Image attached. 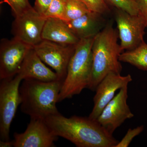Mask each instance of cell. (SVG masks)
I'll use <instances>...</instances> for the list:
<instances>
[{
  "label": "cell",
  "instance_id": "obj_1",
  "mask_svg": "<svg viewBox=\"0 0 147 147\" xmlns=\"http://www.w3.org/2000/svg\"><path fill=\"white\" fill-rule=\"evenodd\" d=\"M45 120L53 134L77 147H115L119 142L96 120L89 117L67 118L59 113Z\"/></svg>",
  "mask_w": 147,
  "mask_h": 147
},
{
  "label": "cell",
  "instance_id": "obj_2",
  "mask_svg": "<svg viewBox=\"0 0 147 147\" xmlns=\"http://www.w3.org/2000/svg\"><path fill=\"white\" fill-rule=\"evenodd\" d=\"M119 32L113 27V21L108 22L95 37L92 47V68L88 88L95 91L98 84L111 72L121 74L122 67L119 61L123 51L118 43Z\"/></svg>",
  "mask_w": 147,
  "mask_h": 147
},
{
  "label": "cell",
  "instance_id": "obj_3",
  "mask_svg": "<svg viewBox=\"0 0 147 147\" xmlns=\"http://www.w3.org/2000/svg\"><path fill=\"white\" fill-rule=\"evenodd\" d=\"M23 81L19 92L23 113L30 118L44 119L59 113L56 104L63 81L44 82L32 79Z\"/></svg>",
  "mask_w": 147,
  "mask_h": 147
},
{
  "label": "cell",
  "instance_id": "obj_4",
  "mask_svg": "<svg viewBox=\"0 0 147 147\" xmlns=\"http://www.w3.org/2000/svg\"><path fill=\"white\" fill-rule=\"evenodd\" d=\"M94 37L80 39L76 45L59 95L58 102L79 94L89 85L92 68V47Z\"/></svg>",
  "mask_w": 147,
  "mask_h": 147
},
{
  "label": "cell",
  "instance_id": "obj_5",
  "mask_svg": "<svg viewBox=\"0 0 147 147\" xmlns=\"http://www.w3.org/2000/svg\"><path fill=\"white\" fill-rule=\"evenodd\" d=\"M1 81L0 137L2 141H9L11 125L21 103L19 89L23 79L17 74L11 79Z\"/></svg>",
  "mask_w": 147,
  "mask_h": 147
},
{
  "label": "cell",
  "instance_id": "obj_6",
  "mask_svg": "<svg viewBox=\"0 0 147 147\" xmlns=\"http://www.w3.org/2000/svg\"><path fill=\"white\" fill-rule=\"evenodd\" d=\"M75 47L76 45H65L42 39L33 48L41 60L52 67L59 79L64 81Z\"/></svg>",
  "mask_w": 147,
  "mask_h": 147
},
{
  "label": "cell",
  "instance_id": "obj_7",
  "mask_svg": "<svg viewBox=\"0 0 147 147\" xmlns=\"http://www.w3.org/2000/svg\"><path fill=\"white\" fill-rule=\"evenodd\" d=\"M114 12L122 50L135 49L144 41L146 27L144 19L139 14L131 15L117 8Z\"/></svg>",
  "mask_w": 147,
  "mask_h": 147
},
{
  "label": "cell",
  "instance_id": "obj_8",
  "mask_svg": "<svg viewBox=\"0 0 147 147\" xmlns=\"http://www.w3.org/2000/svg\"><path fill=\"white\" fill-rule=\"evenodd\" d=\"M47 19L32 7L15 17L11 25L13 38L34 47L42 40V30Z\"/></svg>",
  "mask_w": 147,
  "mask_h": 147
},
{
  "label": "cell",
  "instance_id": "obj_9",
  "mask_svg": "<svg viewBox=\"0 0 147 147\" xmlns=\"http://www.w3.org/2000/svg\"><path fill=\"white\" fill-rule=\"evenodd\" d=\"M33 47L13 38L0 42V79H11L18 74L25 57Z\"/></svg>",
  "mask_w": 147,
  "mask_h": 147
},
{
  "label": "cell",
  "instance_id": "obj_10",
  "mask_svg": "<svg viewBox=\"0 0 147 147\" xmlns=\"http://www.w3.org/2000/svg\"><path fill=\"white\" fill-rule=\"evenodd\" d=\"M127 98L128 88L126 86L120 90L108 102L96 120L110 134L113 135L126 120L134 117L127 104Z\"/></svg>",
  "mask_w": 147,
  "mask_h": 147
},
{
  "label": "cell",
  "instance_id": "obj_11",
  "mask_svg": "<svg viewBox=\"0 0 147 147\" xmlns=\"http://www.w3.org/2000/svg\"><path fill=\"white\" fill-rule=\"evenodd\" d=\"M14 147H53L58 137L55 135L44 119L30 118L23 133L13 134Z\"/></svg>",
  "mask_w": 147,
  "mask_h": 147
},
{
  "label": "cell",
  "instance_id": "obj_12",
  "mask_svg": "<svg viewBox=\"0 0 147 147\" xmlns=\"http://www.w3.org/2000/svg\"><path fill=\"white\" fill-rule=\"evenodd\" d=\"M132 81V77L129 74L123 76L121 74L111 72L106 75L95 91L93 108L89 116L90 118L97 120L105 106L115 97L116 92L127 86Z\"/></svg>",
  "mask_w": 147,
  "mask_h": 147
},
{
  "label": "cell",
  "instance_id": "obj_13",
  "mask_svg": "<svg viewBox=\"0 0 147 147\" xmlns=\"http://www.w3.org/2000/svg\"><path fill=\"white\" fill-rule=\"evenodd\" d=\"M43 63L32 47L25 57L18 74L23 80L32 79L44 82L61 80L57 74Z\"/></svg>",
  "mask_w": 147,
  "mask_h": 147
},
{
  "label": "cell",
  "instance_id": "obj_14",
  "mask_svg": "<svg viewBox=\"0 0 147 147\" xmlns=\"http://www.w3.org/2000/svg\"><path fill=\"white\" fill-rule=\"evenodd\" d=\"M102 14L90 11L79 18L67 24L74 34L79 39L94 37L105 27Z\"/></svg>",
  "mask_w": 147,
  "mask_h": 147
},
{
  "label": "cell",
  "instance_id": "obj_15",
  "mask_svg": "<svg viewBox=\"0 0 147 147\" xmlns=\"http://www.w3.org/2000/svg\"><path fill=\"white\" fill-rule=\"evenodd\" d=\"M42 38L65 45H76L80 40L65 21L53 18H47L42 30Z\"/></svg>",
  "mask_w": 147,
  "mask_h": 147
},
{
  "label": "cell",
  "instance_id": "obj_16",
  "mask_svg": "<svg viewBox=\"0 0 147 147\" xmlns=\"http://www.w3.org/2000/svg\"><path fill=\"white\" fill-rule=\"evenodd\" d=\"M119 61L134 66L138 69L147 71V44L144 40L135 49L123 52Z\"/></svg>",
  "mask_w": 147,
  "mask_h": 147
},
{
  "label": "cell",
  "instance_id": "obj_17",
  "mask_svg": "<svg viewBox=\"0 0 147 147\" xmlns=\"http://www.w3.org/2000/svg\"><path fill=\"white\" fill-rule=\"evenodd\" d=\"M90 11L81 0H67L64 21L67 23L79 18Z\"/></svg>",
  "mask_w": 147,
  "mask_h": 147
},
{
  "label": "cell",
  "instance_id": "obj_18",
  "mask_svg": "<svg viewBox=\"0 0 147 147\" xmlns=\"http://www.w3.org/2000/svg\"><path fill=\"white\" fill-rule=\"evenodd\" d=\"M67 0H53L44 16L59 18L64 21Z\"/></svg>",
  "mask_w": 147,
  "mask_h": 147
},
{
  "label": "cell",
  "instance_id": "obj_19",
  "mask_svg": "<svg viewBox=\"0 0 147 147\" xmlns=\"http://www.w3.org/2000/svg\"><path fill=\"white\" fill-rule=\"evenodd\" d=\"M106 3L115 8L124 11L131 15L139 14V8L136 0H105Z\"/></svg>",
  "mask_w": 147,
  "mask_h": 147
},
{
  "label": "cell",
  "instance_id": "obj_20",
  "mask_svg": "<svg viewBox=\"0 0 147 147\" xmlns=\"http://www.w3.org/2000/svg\"><path fill=\"white\" fill-rule=\"evenodd\" d=\"M6 3L10 6L14 18L32 7L29 0H1V3Z\"/></svg>",
  "mask_w": 147,
  "mask_h": 147
},
{
  "label": "cell",
  "instance_id": "obj_21",
  "mask_svg": "<svg viewBox=\"0 0 147 147\" xmlns=\"http://www.w3.org/2000/svg\"><path fill=\"white\" fill-rule=\"evenodd\" d=\"M144 127L143 125L137 126L133 129H129L124 137L120 142H119L115 147H128L132 140L141 134L144 131Z\"/></svg>",
  "mask_w": 147,
  "mask_h": 147
},
{
  "label": "cell",
  "instance_id": "obj_22",
  "mask_svg": "<svg viewBox=\"0 0 147 147\" xmlns=\"http://www.w3.org/2000/svg\"><path fill=\"white\" fill-rule=\"evenodd\" d=\"M87 5L90 11L103 15L109 12V9L105 0H81Z\"/></svg>",
  "mask_w": 147,
  "mask_h": 147
},
{
  "label": "cell",
  "instance_id": "obj_23",
  "mask_svg": "<svg viewBox=\"0 0 147 147\" xmlns=\"http://www.w3.org/2000/svg\"><path fill=\"white\" fill-rule=\"evenodd\" d=\"M52 1L53 0H35L33 7L37 12L44 16Z\"/></svg>",
  "mask_w": 147,
  "mask_h": 147
},
{
  "label": "cell",
  "instance_id": "obj_24",
  "mask_svg": "<svg viewBox=\"0 0 147 147\" xmlns=\"http://www.w3.org/2000/svg\"><path fill=\"white\" fill-rule=\"evenodd\" d=\"M139 8V14L144 19L147 28V0H136Z\"/></svg>",
  "mask_w": 147,
  "mask_h": 147
},
{
  "label": "cell",
  "instance_id": "obj_25",
  "mask_svg": "<svg viewBox=\"0 0 147 147\" xmlns=\"http://www.w3.org/2000/svg\"><path fill=\"white\" fill-rule=\"evenodd\" d=\"M0 147H13V141H0Z\"/></svg>",
  "mask_w": 147,
  "mask_h": 147
}]
</instances>
